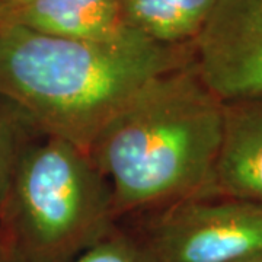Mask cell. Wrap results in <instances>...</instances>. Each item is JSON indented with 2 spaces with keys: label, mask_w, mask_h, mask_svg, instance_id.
I'll use <instances>...</instances> for the list:
<instances>
[{
  "label": "cell",
  "mask_w": 262,
  "mask_h": 262,
  "mask_svg": "<svg viewBox=\"0 0 262 262\" xmlns=\"http://www.w3.org/2000/svg\"><path fill=\"white\" fill-rule=\"evenodd\" d=\"M192 60L188 46H162L149 38L77 41L0 22V98L46 136L88 153L146 84Z\"/></svg>",
  "instance_id": "6da1fadb"
},
{
  "label": "cell",
  "mask_w": 262,
  "mask_h": 262,
  "mask_svg": "<svg viewBox=\"0 0 262 262\" xmlns=\"http://www.w3.org/2000/svg\"><path fill=\"white\" fill-rule=\"evenodd\" d=\"M223 101L191 63L155 77L95 140L91 156L113 192L115 214L162 210L215 195Z\"/></svg>",
  "instance_id": "7a4b0ae2"
},
{
  "label": "cell",
  "mask_w": 262,
  "mask_h": 262,
  "mask_svg": "<svg viewBox=\"0 0 262 262\" xmlns=\"http://www.w3.org/2000/svg\"><path fill=\"white\" fill-rule=\"evenodd\" d=\"M6 201L25 262H67L110 233L117 215L91 153L51 136L22 151Z\"/></svg>",
  "instance_id": "3957f363"
},
{
  "label": "cell",
  "mask_w": 262,
  "mask_h": 262,
  "mask_svg": "<svg viewBox=\"0 0 262 262\" xmlns=\"http://www.w3.org/2000/svg\"><path fill=\"white\" fill-rule=\"evenodd\" d=\"M144 245L156 262H233L262 253V206L201 195L159 210Z\"/></svg>",
  "instance_id": "277c9868"
},
{
  "label": "cell",
  "mask_w": 262,
  "mask_h": 262,
  "mask_svg": "<svg viewBox=\"0 0 262 262\" xmlns=\"http://www.w3.org/2000/svg\"><path fill=\"white\" fill-rule=\"evenodd\" d=\"M2 20L46 35L115 42L146 38L128 25L121 0H22L2 3Z\"/></svg>",
  "instance_id": "5b68a950"
},
{
  "label": "cell",
  "mask_w": 262,
  "mask_h": 262,
  "mask_svg": "<svg viewBox=\"0 0 262 262\" xmlns=\"http://www.w3.org/2000/svg\"><path fill=\"white\" fill-rule=\"evenodd\" d=\"M194 44L196 70L223 102L262 99V31L210 20Z\"/></svg>",
  "instance_id": "8992f818"
},
{
  "label": "cell",
  "mask_w": 262,
  "mask_h": 262,
  "mask_svg": "<svg viewBox=\"0 0 262 262\" xmlns=\"http://www.w3.org/2000/svg\"><path fill=\"white\" fill-rule=\"evenodd\" d=\"M215 195L262 206V99L223 102Z\"/></svg>",
  "instance_id": "52a82bcc"
},
{
  "label": "cell",
  "mask_w": 262,
  "mask_h": 262,
  "mask_svg": "<svg viewBox=\"0 0 262 262\" xmlns=\"http://www.w3.org/2000/svg\"><path fill=\"white\" fill-rule=\"evenodd\" d=\"M222 0H121L131 28L162 46H189Z\"/></svg>",
  "instance_id": "ba28073f"
},
{
  "label": "cell",
  "mask_w": 262,
  "mask_h": 262,
  "mask_svg": "<svg viewBox=\"0 0 262 262\" xmlns=\"http://www.w3.org/2000/svg\"><path fill=\"white\" fill-rule=\"evenodd\" d=\"M67 262H156L143 241L110 232Z\"/></svg>",
  "instance_id": "9c48e42d"
},
{
  "label": "cell",
  "mask_w": 262,
  "mask_h": 262,
  "mask_svg": "<svg viewBox=\"0 0 262 262\" xmlns=\"http://www.w3.org/2000/svg\"><path fill=\"white\" fill-rule=\"evenodd\" d=\"M210 20L230 28L262 31V0H222Z\"/></svg>",
  "instance_id": "30bf717a"
},
{
  "label": "cell",
  "mask_w": 262,
  "mask_h": 262,
  "mask_svg": "<svg viewBox=\"0 0 262 262\" xmlns=\"http://www.w3.org/2000/svg\"><path fill=\"white\" fill-rule=\"evenodd\" d=\"M20 155L9 121L0 113V204L8 198Z\"/></svg>",
  "instance_id": "8fae6325"
},
{
  "label": "cell",
  "mask_w": 262,
  "mask_h": 262,
  "mask_svg": "<svg viewBox=\"0 0 262 262\" xmlns=\"http://www.w3.org/2000/svg\"><path fill=\"white\" fill-rule=\"evenodd\" d=\"M233 262H262V253H258V255H253V256H249V258H245V259H239V261Z\"/></svg>",
  "instance_id": "7c38bea8"
},
{
  "label": "cell",
  "mask_w": 262,
  "mask_h": 262,
  "mask_svg": "<svg viewBox=\"0 0 262 262\" xmlns=\"http://www.w3.org/2000/svg\"><path fill=\"white\" fill-rule=\"evenodd\" d=\"M19 2H22V0H0V3H3V5H13V3H19Z\"/></svg>",
  "instance_id": "4fadbf2b"
},
{
  "label": "cell",
  "mask_w": 262,
  "mask_h": 262,
  "mask_svg": "<svg viewBox=\"0 0 262 262\" xmlns=\"http://www.w3.org/2000/svg\"><path fill=\"white\" fill-rule=\"evenodd\" d=\"M0 22H2V3H0Z\"/></svg>",
  "instance_id": "5bb4252c"
},
{
  "label": "cell",
  "mask_w": 262,
  "mask_h": 262,
  "mask_svg": "<svg viewBox=\"0 0 262 262\" xmlns=\"http://www.w3.org/2000/svg\"><path fill=\"white\" fill-rule=\"evenodd\" d=\"M13 262H25V261H22V259H18V261H13Z\"/></svg>",
  "instance_id": "9a60e30c"
}]
</instances>
